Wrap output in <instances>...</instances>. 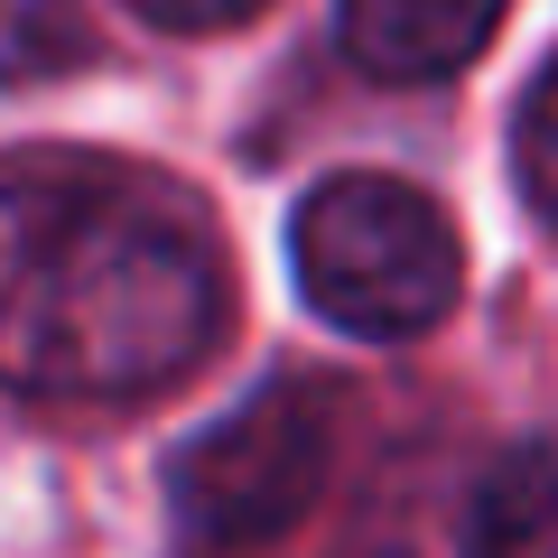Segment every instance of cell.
<instances>
[{
  "instance_id": "obj_1",
  "label": "cell",
  "mask_w": 558,
  "mask_h": 558,
  "mask_svg": "<svg viewBox=\"0 0 558 558\" xmlns=\"http://www.w3.org/2000/svg\"><path fill=\"white\" fill-rule=\"evenodd\" d=\"M223 336V252L149 168L47 149L0 159V391L140 400Z\"/></svg>"
},
{
  "instance_id": "obj_2",
  "label": "cell",
  "mask_w": 558,
  "mask_h": 558,
  "mask_svg": "<svg viewBox=\"0 0 558 558\" xmlns=\"http://www.w3.org/2000/svg\"><path fill=\"white\" fill-rule=\"evenodd\" d=\"M289 270H299L317 317H336L344 336H373V344L428 336L465 289V252H457L447 205L400 178H373V168L326 178L299 205Z\"/></svg>"
},
{
  "instance_id": "obj_3",
  "label": "cell",
  "mask_w": 558,
  "mask_h": 558,
  "mask_svg": "<svg viewBox=\"0 0 558 558\" xmlns=\"http://www.w3.org/2000/svg\"><path fill=\"white\" fill-rule=\"evenodd\" d=\"M326 475H336V418L317 391L279 381V391H252L205 438L178 447L168 502L205 549H260V539L317 512Z\"/></svg>"
},
{
  "instance_id": "obj_4",
  "label": "cell",
  "mask_w": 558,
  "mask_h": 558,
  "mask_svg": "<svg viewBox=\"0 0 558 558\" xmlns=\"http://www.w3.org/2000/svg\"><path fill=\"white\" fill-rule=\"evenodd\" d=\"M512 0H344V57L381 84H438L494 47Z\"/></svg>"
},
{
  "instance_id": "obj_5",
  "label": "cell",
  "mask_w": 558,
  "mask_h": 558,
  "mask_svg": "<svg viewBox=\"0 0 558 558\" xmlns=\"http://www.w3.org/2000/svg\"><path fill=\"white\" fill-rule=\"evenodd\" d=\"M465 558H558V438L502 447L465 494Z\"/></svg>"
},
{
  "instance_id": "obj_6",
  "label": "cell",
  "mask_w": 558,
  "mask_h": 558,
  "mask_svg": "<svg viewBox=\"0 0 558 558\" xmlns=\"http://www.w3.org/2000/svg\"><path fill=\"white\" fill-rule=\"evenodd\" d=\"M512 159H521L531 205L558 223V65L531 84V102H521V121H512Z\"/></svg>"
},
{
  "instance_id": "obj_7",
  "label": "cell",
  "mask_w": 558,
  "mask_h": 558,
  "mask_svg": "<svg viewBox=\"0 0 558 558\" xmlns=\"http://www.w3.org/2000/svg\"><path fill=\"white\" fill-rule=\"evenodd\" d=\"M149 28H233V20H252L260 0H131Z\"/></svg>"
}]
</instances>
